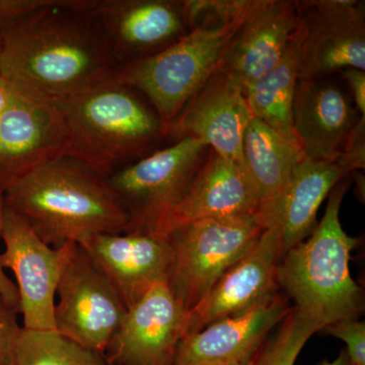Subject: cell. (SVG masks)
Returning <instances> with one entry per match:
<instances>
[{
	"label": "cell",
	"mask_w": 365,
	"mask_h": 365,
	"mask_svg": "<svg viewBox=\"0 0 365 365\" xmlns=\"http://www.w3.org/2000/svg\"><path fill=\"white\" fill-rule=\"evenodd\" d=\"M295 0H253L223 52L218 72L242 91L277 66L297 26Z\"/></svg>",
	"instance_id": "9a60e30c"
},
{
	"label": "cell",
	"mask_w": 365,
	"mask_h": 365,
	"mask_svg": "<svg viewBox=\"0 0 365 365\" xmlns=\"http://www.w3.org/2000/svg\"><path fill=\"white\" fill-rule=\"evenodd\" d=\"M290 309L287 295L278 292L248 312L218 319L203 330L182 338L174 365H228L250 361Z\"/></svg>",
	"instance_id": "d6986e66"
},
{
	"label": "cell",
	"mask_w": 365,
	"mask_h": 365,
	"mask_svg": "<svg viewBox=\"0 0 365 365\" xmlns=\"http://www.w3.org/2000/svg\"><path fill=\"white\" fill-rule=\"evenodd\" d=\"M364 119L353 106L349 91L337 78L331 76L297 81L292 123L297 144L307 160L343 157Z\"/></svg>",
	"instance_id": "5bb4252c"
},
{
	"label": "cell",
	"mask_w": 365,
	"mask_h": 365,
	"mask_svg": "<svg viewBox=\"0 0 365 365\" xmlns=\"http://www.w3.org/2000/svg\"><path fill=\"white\" fill-rule=\"evenodd\" d=\"M251 361V360H250ZM250 361L246 362H235V364H228V365H250Z\"/></svg>",
	"instance_id": "d6a6232c"
},
{
	"label": "cell",
	"mask_w": 365,
	"mask_h": 365,
	"mask_svg": "<svg viewBox=\"0 0 365 365\" xmlns=\"http://www.w3.org/2000/svg\"><path fill=\"white\" fill-rule=\"evenodd\" d=\"M323 331L346 343V352L351 365H365L364 322L359 319H343L327 326Z\"/></svg>",
	"instance_id": "484cf974"
},
{
	"label": "cell",
	"mask_w": 365,
	"mask_h": 365,
	"mask_svg": "<svg viewBox=\"0 0 365 365\" xmlns=\"http://www.w3.org/2000/svg\"><path fill=\"white\" fill-rule=\"evenodd\" d=\"M18 307L11 306L0 297V365L9 364L21 327Z\"/></svg>",
	"instance_id": "4316f807"
},
{
	"label": "cell",
	"mask_w": 365,
	"mask_h": 365,
	"mask_svg": "<svg viewBox=\"0 0 365 365\" xmlns=\"http://www.w3.org/2000/svg\"><path fill=\"white\" fill-rule=\"evenodd\" d=\"M1 45H2V36H1V31H0V52H1Z\"/></svg>",
	"instance_id": "836d02e7"
},
{
	"label": "cell",
	"mask_w": 365,
	"mask_h": 365,
	"mask_svg": "<svg viewBox=\"0 0 365 365\" xmlns=\"http://www.w3.org/2000/svg\"><path fill=\"white\" fill-rule=\"evenodd\" d=\"M86 0H48L2 29L0 78L14 93L55 105L114 73Z\"/></svg>",
	"instance_id": "6da1fadb"
},
{
	"label": "cell",
	"mask_w": 365,
	"mask_h": 365,
	"mask_svg": "<svg viewBox=\"0 0 365 365\" xmlns=\"http://www.w3.org/2000/svg\"><path fill=\"white\" fill-rule=\"evenodd\" d=\"M297 81L299 68L294 36L277 66L252 83L244 95L252 117L260 120L300 150L292 123Z\"/></svg>",
	"instance_id": "603a6c76"
},
{
	"label": "cell",
	"mask_w": 365,
	"mask_h": 365,
	"mask_svg": "<svg viewBox=\"0 0 365 365\" xmlns=\"http://www.w3.org/2000/svg\"><path fill=\"white\" fill-rule=\"evenodd\" d=\"M4 195L0 190V234H1L2 225H4ZM0 297H4V299L11 306L18 307L20 311V295H19L18 287L4 273L1 264H0Z\"/></svg>",
	"instance_id": "f546056e"
},
{
	"label": "cell",
	"mask_w": 365,
	"mask_h": 365,
	"mask_svg": "<svg viewBox=\"0 0 365 365\" xmlns=\"http://www.w3.org/2000/svg\"><path fill=\"white\" fill-rule=\"evenodd\" d=\"M299 79L365 71V4L359 0L297 1Z\"/></svg>",
	"instance_id": "9c48e42d"
},
{
	"label": "cell",
	"mask_w": 365,
	"mask_h": 365,
	"mask_svg": "<svg viewBox=\"0 0 365 365\" xmlns=\"http://www.w3.org/2000/svg\"><path fill=\"white\" fill-rule=\"evenodd\" d=\"M244 91L216 71L165 129L174 141L195 138L217 155L242 165V139L251 120Z\"/></svg>",
	"instance_id": "2e32d148"
},
{
	"label": "cell",
	"mask_w": 365,
	"mask_h": 365,
	"mask_svg": "<svg viewBox=\"0 0 365 365\" xmlns=\"http://www.w3.org/2000/svg\"><path fill=\"white\" fill-rule=\"evenodd\" d=\"M79 246L112 281L127 309L169 278L173 249L168 235L140 230L102 234Z\"/></svg>",
	"instance_id": "e0dca14e"
},
{
	"label": "cell",
	"mask_w": 365,
	"mask_h": 365,
	"mask_svg": "<svg viewBox=\"0 0 365 365\" xmlns=\"http://www.w3.org/2000/svg\"><path fill=\"white\" fill-rule=\"evenodd\" d=\"M209 150L202 141L187 137L106 178L128 220L125 232L140 230L163 235L165 223Z\"/></svg>",
	"instance_id": "8992f818"
},
{
	"label": "cell",
	"mask_w": 365,
	"mask_h": 365,
	"mask_svg": "<svg viewBox=\"0 0 365 365\" xmlns=\"http://www.w3.org/2000/svg\"><path fill=\"white\" fill-rule=\"evenodd\" d=\"M116 66L163 51L190 32L182 0H86Z\"/></svg>",
	"instance_id": "30bf717a"
},
{
	"label": "cell",
	"mask_w": 365,
	"mask_h": 365,
	"mask_svg": "<svg viewBox=\"0 0 365 365\" xmlns=\"http://www.w3.org/2000/svg\"><path fill=\"white\" fill-rule=\"evenodd\" d=\"M281 257L279 230L268 225L251 251L228 269L187 314L186 336L203 330L218 319L248 312L277 294Z\"/></svg>",
	"instance_id": "4fadbf2b"
},
{
	"label": "cell",
	"mask_w": 365,
	"mask_h": 365,
	"mask_svg": "<svg viewBox=\"0 0 365 365\" xmlns=\"http://www.w3.org/2000/svg\"><path fill=\"white\" fill-rule=\"evenodd\" d=\"M340 78L345 81L357 111L365 117V71L346 68L340 71Z\"/></svg>",
	"instance_id": "f1b7e54d"
},
{
	"label": "cell",
	"mask_w": 365,
	"mask_h": 365,
	"mask_svg": "<svg viewBox=\"0 0 365 365\" xmlns=\"http://www.w3.org/2000/svg\"><path fill=\"white\" fill-rule=\"evenodd\" d=\"M319 365H351V362H350L346 350H343V351H341L339 356L334 359L333 361H324Z\"/></svg>",
	"instance_id": "1f68e13d"
},
{
	"label": "cell",
	"mask_w": 365,
	"mask_h": 365,
	"mask_svg": "<svg viewBox=\"0 0 365 365\" xmlns=\"http://www.w3.org/2000/svg\"><path fill=\"white\" fill-rule=\"evenodd\" d=\"M319 327L292 307L272 337L264 341L250 365H294L304 346Z\"/></svg>",
	"instance_id": "d4e9b609"
},
{
	"label": "cell",
	"mask_w": 365,
	"mask_h": 365,
	"mask_svg": "<svg viewBox=\"0 0 365 365\" xmlns=\"http://www.w3.org/2000/svg\"><path fill=\"white\" fill-rule=\"evenodd\" d=\"M0 237L6 244V251L0 255V264L2 268L11 269L16 276L23 328L55 331V295L76 242H67L57 249L48 246L20 216L6 206Z\"/></svg>",
	"instance_id": "8fae6325"
},
{
	"label": "cell",
	"mask_w": 365,
	"mask_h": 365,
	"mask_svg": "<svg viewBox=\"0 0 365 365\" xmlns=\"http://www.w3.org/2000/svg\"><path fill=\"white\" fill-rule=\"evenodd\" d=\"M56 294L55 331L104 356L127 307L112 281L78 244L72 246Z\"/></svg>",
	"instance_id": "ba28073f"
},
{
	"label": "cell",
	"mask_w": 365,
	"mask_h": 365,
	"mask_svg": "<svg viewBox=\"0 0 365 365\" xmlns=\"http://www.w3.org/2000/svg\"><path fill=\"white\" fill-rule=\"evenodd\" d=\"M259 210L260 203L242 165L210 150L170 215L163 235L185 223L255 215Z\"/></svg>",
	"instance_id": "44dd1931"
},
{
	"label": "cell",
	"mask_w": 365,
	"mask_h": 365,
	"mask_svg": "<svg viewBox=\"0 0 365 365\" xmlns=\"http://www.w3.org/2000/svg\"><path fill=\"white\" fill-rule=\"evenodd\" d=\"M11 96H13V91L0 78V115L4 113L11 102Z\"/></svg>",
	"instance_id": "4dcf8cb0"
},
{
	"label": "cell",
	"mask_w": 365,
	"mask_h": 365,
	"mask_svg": "<svg viewBox=\"0 0 365 365\" xmlns=\"http://www.w3.org/2000/svg\"><path fill=\"white\" fill-rule=\"evenodd\" d=\"M263 230L257 213L196 220L168 232L173 263L167 283L187 314L228 269L251 251Z\"/></svg>",
	"instance_id": "52a82bcc"
},
{
	"label": "cell",
	"mask_w": 365,
	"mask_h": 365,
	"mask_svg": "<svg viewBox=\"0 0 365 365\" xmlns=\"http://www.w3.org/2000/svg\"><path fill=\"white\" fill-rule=\"evenodd\" d=\"M252 1L239 18L199 24L163 51L116 67L113 76L148 101L165 130L190 98L218 71L223 52Z\"/></svg>",
	"instance_id": "5b68a950"
},
{
	"label": "cell",
	"mask_w": 365,
	"mask_h": 365,
	"mask_svg": "<svg viewBox=\"0 0 365 365\" xmlns=\"http://www.w3.org/2000/svg\"><path fill=\"white\" fill-rule=\"evenodd\" d=\"M7 365H108L105 357L56 331L21 328Z\"/></svg>",
	"instance_id": "cb8c5ba5"
},
{
	"label": "cell",
	"mask_w": 365,
	"mask_h": 365,
	"mask_svg": "<svg viewBox=\"0 0 365 365\" xmlns=\"http://www.w3.org/2000/svg\"><path fill=\"white\" fill-rule=\"evenodd\" d=\"M55 107L63 127V155L104 178L150 155L167 139L148 101L113 74Z\"/></svg>",
	"instance_id": "3957f363"
},
{
	"label": "cell",
	"mask_w": 365,
	"mask_h": 365,
	"mask_svg": "<svg viewBox=\"0 0 365 365\" xmlns=\"http://www.w3.org/2000/svg\"><path fill=\"white\" fill-rule=\"evenodd\" d=\"M47 2L48 0H0V31Z\"/></svg>",
	"instance_id": "83f0119b"
},
{
	"label": "cell",
	"mask_w": 365,
	"mask_h": 365,
	"mask_svg": "<svg viewBox=\"0 0 365 365\" xmlns=\"http://www.w3.org/2000/svg\"><path fill=\"white\" fill-rule=\"evenodd\" d=\"M186 325V311L168 283H158L127 309L106 350V361L108 365H174Z\"/></svg>",
	"instance_id": "7c38bea8"
},
{
	"label": "cell",
	"mask_w": 365,
	"mask_h": 365,
	"mask_svg": "<svg viewBox=\"0 0 365 365\" xmlns=\"http://www.w3.org/2000/svg\"><path fill=\"white\" fill-rule=\"evenodd\" d=\"M63 151V127L55 105L13 91L0 115V190Z\"/></svg>",
	"instance_id": "ffe728a7"
},
{
	"label": "cell",
	"mask_w": 365,
	"mask_h": 365,
	"mask_svg": "<svg viewBox=\"0 0 365 365\" xmlns=\"http://www.w3.org/2000/svg\"><path fill=\"white\" fill-rule=\"evenodd\" d=\"M361 169L346 155L333 160H299L280 195L258 212L264 228L274 225L279 230L282 257L314 232L319 208L334 187Z\"/></svg>",
	"instance_id": "ac0fdd59"
},
{
	"label": "cell",
	"mask_w": 365,
	"mask_h": 365,
	"mask_svg": "<svg viewBox=\"0 0 365 365\" xmlns=\"http://www.w3.org/2000/svg\"><path fill=\"white\" fill-rule=\"evenodd\" d=\"M242 169L262 209L280 195L304 157L277 132L252 117L242 139Z\"/></svg>",
	"instance_id": "7402d4cb"
},
{
	"label": "cell",
	"mask_w": 365,
	"mask_h": 365,
	"mask_svg": "<svg viewBox=\"0 0 365 365\" xmlns=\"http://www.w3.org/2000/svg\"><path fill=\"white\" fill-rule=\"evenodd\" d=\"M2 195L4 206L55 249L93 235L123 234L128 225L106 178L66 155L16 178Z\"/></svg>",
	"instance_id": "7a4b0ae2"
},
{
	"label": "cell",
	"mask_w": 365,
	"mask_h": 365,
	"mask_svg": "<svg viewBox=\"0 0 365 365\" xmlns=\"http://www.w3.org/2000/svg\"><path fill=\"white\" fill-rule=\"evenodd\" d=\"M348 177L329 194L325 213L314 232L278 265V287L319 331L336 322L359 319L364 309V292L349 270L359 240L346 234L340 222L341 203L350 186Z\"/></svg>",
	"instance_id": "277c9868"
}]
</instances>
